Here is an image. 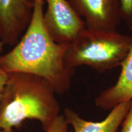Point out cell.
Masks as SVG:
<instances>
[{"instance_id": "6da1fadb", "label": "cell", "mask_w": 132, "mask_h": 132, "mask_svg": "<svg viewBox=\"0 0 132 132\" xmlns=\"http://www.w3.org/2000/svg\"><path fill=\"white\" fill-rule=\"evenodd\" d=\"M44 0H35L32 18L22 36L11 50L0 56V66L7 73L36 75L52 85L56 94L70 88L75 69L65 62L68 44L54 41L45 24Z\"/></svg>"}, {"instance_id": "7a4b0ae2", "label": "cell", "mask_w": 132, "mask_h": 132, "mask_svg": "<svg viewBox=\"0 0 132 132\" xmlns=\"http://www.w3.org/2000/svg\"><path fill=\"white\" fill-rule=\"evenodd\" d=\"M52 85L37 76L9 73L0 99V129L12 132L24 120H37L46 131L60 113Z\"/></svg>"}, {"instance_id": "3957f363", "label": "cell", "mask_w": 132, "mask_h": 132, "mask_svg": "<svg viewBox=\"0 0 132 132\" xmlns=\"http://www.w3.org/2000/svg\"><path fill=\"white\" fill-rule=\"evenodd\" d=\"M132 36L116 30L86 28L67 45L65 62L71 68L86 65L98 72L120 66L131 45Z\"/></svg>"}, {"instance_id": "277c9868", "label": "cell", "mask_w": 132, "mask_h": 132, "mask_svg": "<svg viewBox=\"0 0 132 132\" xmlns=\"http://www.w3.org/2000/svg\"><path fill=\"white\" fill-rule=\"evenodd\" d=\"M47 9L44 19L48 31L54 41L69 44L86 29L85 21L67 0H44Z\"/></svg>"}, {"instance_id": "5b68a950", "label": "cell", "mask_w": 132, "mask_h": 132, "mask_svg": "<svg viewBox=\"0 0 132 132\" xmlns=\"http://www.w3.org/2000/svg\"><path fill=\"white\" fill-rule=\"evenodd\" d=\"M35 0H0V40L14 46L28 26Z\"/></svg>"}, {"instance_id": "8992f818", "label": "cell", "mask_w": 132, "mask_h": 132, "mask_svg": "<svg viewBox=\"0 0 132 132\" xmlns=\"http://www.w3.org/2000/svg\"><path fill=\"white\" fill-rule=\"evenodd\" d=\"M88 29L116 30L122 20L119 0H67Z\"/></svg>"}, {"instance_id": "52a82bcc", "label": "cell", "mask_w": 132, "mask_h": 132, "mask_svg": "<svg viewBox=\"0 0 132 132\" xmlns=\"http://www.w3.org/2000/svg\"><path fill=\"white\" fill-rule=\"evenodd\" d=\"M120 67L119 77L114 85L104 90L95 98L98 108L111 110L119 104L132 100V40Z\"/></svg>"}, {"instance_id": "ba28073f", "label": "cell", "mask_w": 132, "mask_h": 132, "mask_svg": "<svg viewBox=\"0 0 132 132\" xmlns=\"http://www.w3.org/2000/svg\"><path fill=\"white\" fill-rule=\"evenodd\" d=\"M132 100L119 104L101 121H89L82 118L70 108H65L64 116L73 132H118L131 106Z\"/></svg>"}, {"instance_id": "9c48e42d", "label": "cell", "mask_w": 132, "mask_h": 132, "mask_svg": "<svg viewBox=\"0 0 132 132\" xmlns=\"http://www.w3.org/2000/svg\"><path fill=\"white\" fill-rule=\"evenodd\" d=\"M122 20L132 30V0H119Z\"/></svg>"}, {"instance_id": "30bf717a", "label": "cell", "mask_w": 132, "mask_h": 132, "mask_svg": "<svg viewBox=\"0 0 132 132\" xmlns=\"http://www.w3.org/2000/svg\"><path fill=\"white\" fill-rule=\"evenodd\" d=\"M69 124L64 115H59L46 130L45 132H72L69 130Z\"/></svg>"}, {"instance_id": "8fae6325", "label": "cell", "mask_w": 132, "mask_h": 132, "mask_svg": "<svg viewBox=\"0 0 132 132\" xmlns=\"http://www.w3.org/2000/svg\"><path fill=\"white\" fill-rule=\"evenodd\" d=\"M120 132H132V102L130 109L121 124Z\"/></svg>"}, {"instance_id": "7c38bea8", "label": "cell", "mask_w": 132, "mask_h": 132, "mask_svg": "<svg viewBox=\"0 0 132 132\" xmlns=\"http://www.w3.org/2000/svg\"><path fill=\"white\" fill-rule=\"evenodd\" d=\"M4 45V44H3V42L1 40H0V53L2 52ZM8 78H9V73L5 72L0 66V99H1L3 90L4 89L6 82L8 80Z\"/></svg>"}, {"instance_id": "4fadbf2b", "label": "cell", "mask_w": 132, "mask_h": 132, "mask_svg": "<svg viewBox=\"0 0 132 132\" xmlns=\"http://www.w3.org/2000/svg\"><path fill=\"white\" fill-rule=\"evenodd\" d=\"M0 132H8V131H4V130H1V129H0Z\"/></svg>"}, {"instance_id": "5bb4252c", "label": "cell", "mask_w": 132, "mask_h": 132, "mask_svg": "<svg viewBox=\"0 0 132 132\" xmlns=\"http://www.w3.org/2000/svg\"></svg>"}]
</instances>
